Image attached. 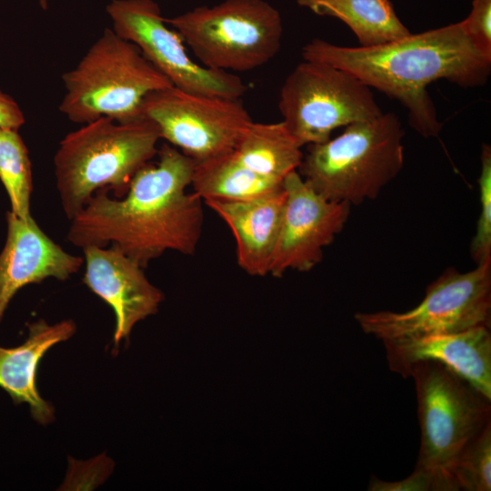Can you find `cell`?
I'll return each instance as SVG.
<instances>
[{
    "mask_svg": "<svg viewBox=\"0 0 491 491\" xmlns=\"http://www.w3.org/2000/svg\"><path fill=\"white\" fill-rule=\"evenodd\" d=\"M157 155L135 173L121 198L105 189L95 193L70 220L67 241L82 249L110 245L144 269L168 250L194 255L204 224L202 198L186 192L195 162L169 144Z\"/></svg>",
    "mask_w": 491,
    "mask_h": 491,
    "instance_id": "6da1fadb",
    "label": "cell"
},
{
    "mask_svg": "<svg viewBox=\"0 0 491 491\" xmlns=\"http://www.w3.org/2000/svg\"><path fill=\"white\" fill-rule=\"evenodd\" d=\"M302 57L348 72L397 100L407 111L410 126L424 137L437 136L443 127L429 85L445 79L476 87L491 73V58L474 48L459 23L373 46H341L316 38L303 46Z\"/></svg>",
    "mask_w": 491,
    "mask_h": 491,
    "instance_id": "7a4b0ae2",
    "label": "cell"
},
{
    "mask_svg": "<svg viewBox=\"0 0 491 491\" xmlns=\"http://www.w3.org/2000/svg\"><path fill=\"white\" fill-rule=\"evenodd\" d=\"M147 118L120 123L100 117L68 133L54 156L63 210L73 219L98 190L124 196L135 173L157 155L160 140Z\"/></svg>",
    "mask_w": 491,
    "mask_h": 491,
    "instance_id": "3957f363",
    "label": "cell"
},
{
    "mask_svg": "<svg viewBox=\"0 0 491 491\" xmlns=\"http://www.w3.org/2000/svg\"><path fill=\"white\" fill-rule=\"evenodd\" d=\"M404 135L397 115L383 112L346 125L334 139L308 145L298 173L328 200L352 205L374 199L403 167Z\"/></svg>",
    "mask_w": 491,
    "mask_h": 491,
    "instance_id": "277c9868",
    "label": "cell"
},
{
    "mask_svg": "<svg viewBox=\"0 0 491 491\" xmlns=\"http://www.w3.org/2000/svg\"><path fill=\"white\" fill-rule=\"evenodd\" d=\"M62 80L65 93L59 110L71 122L83 125L100 117L120 123L144 118L146 96L173 85L135 45L110 28Z\"/></svg>",
    "mask_w": 491,
    "mask_h": 491,
    "instance_id": "5b68a950",
    "label": "cell"
},
{
    "mask_svg": "<svg viewBox=\"0 0 491 491\" xmlns=\"http://www.w3.org/2000/svg\"><path fill=\"white\" fill-rule=\"evenodd\" d=\"M408 377L415 383L420 426L415 467L432 477L434 491H457L455 463L467 443L491 421V399L435 361L416 363Z\"/></svg>",
    "mask_w": 491,
    "mask_h": 491,
    "instance_id": "8992f818",
    "label": "cell"
},
{
    "mask_svg": "<svg viewBox=\"0 0 491 491\" xmlns=\"http://www.w3.org/2000/svg\"><path fill=\"white\" fill-rule=\"evenodd\" d=\"M205 67L246 72L273 59L281 48L279 12L264 0H225L165 18Z\"/></svg>",
    "mask_w": 491,
    "mask_h": 491,
    "instance_id": "52a82bcc",
    "label": "cell"
},
{
    "mask_svg": "<svg viewBox=\"0 0 491 491\" xmlns=\"http://www.w3.org/2000/svg\"><path fill=\"white\" fill-rule=\"evenodd\" d=\"M278 108L282 122L301 146L326 142L335 129L383 113L371 88L358 78L305 59L286 78Z\"/></svg>",
    "mask_w": 491,
    "mask_h": 491,
    "instance_id": "ba28073f",
    "label": "cell"
},
{
    "mask_svg": "<svg viewBox=\"0 0 491 491\" xmlns=\"http://www.w3.org/2000/svg\"><path fill=\"white\" fill-rule=\"evenodd\" d=\"M354 317L365 334L381 341L490 327L491 261L466 273L446 269L410 310L357 312Z\"/></svg>",
    "mask_w": 491,
    "mask_h": 491,
    "instance_id": "9c48e42d",
    "label": "cell"
},
{
    "mask_svg": "<svg viewBox=\"0 0 491 491\" xmlns=\"http://www.w3.org/2000/svg\"><path fill=\"white\" fill-rule=\"evenodd\" d=\"M142 115L161 139L195 164L231 153L253 121L240 98L207 95L169 86L148 95Z\"/></svg>",
    "mask_w": 491,
    "mask_h": 491,
    "instance_id": "30bf717a",
    "label": "cell"
},
{
    "mask_svg": "<svg viewBox=\"0 0 491 491\" xmlns=\"http://www.w3.org/2000/svg\"><path fill=\"white\" fill-rule=\"evenodd\" d=\"M106 12L113 30L135 45L173 85L184 91L241 98L247 88L235 74L213 70L194 61L174 28L167 26L153 0H112Z\"/></svg>",
    "mask_w": 491,
    "mask_h": 491,
    "instance_id": "8fae6325",
    "label": "cell"
},
{
    "mask_svg": "<svg viewBox=\"0 0 491 491\" xmlns=\"http://www.w3.org/2000/svg\"><path fill=\"white\" fill-rule=\"evenodd\" d=\"M283 185L284 213L268 272L275 277L287 270L306 272L319 264L324 248L343 230L351 207L316 192L297 170L286 176Z\"/></svg>",
    "mask_w": 491,
    "mask_h": 491,
    "instance_id": "7c38bea8",
    "label": "cell"
},
{
    "mask_svg": "<svg viewBox=\"0 0 491 491\" xmlns=\"http://www.w3.org/2000/svg\"><path fill=\"white\" fill-rule=\"evenodd\" d=\"M83 252V283L112 307L117 346L137 322L157 312L164 296L147 279L144 268L115 247L91 246Z\"/></svg>",
    "mask_w": 491,
    "mask_h": 491,
    "instance_id": "4fadbf2b",
    "label": "cell"
},
{
    "mask_svg": "<svg viewBox=\"0 0 491 491\" xmlns=\"http://www.w3.org/2000/svg\"><path fill=\"white\" fill-rule=\"evenodd\" d=\"M389 369L408 378L413 365L430 360L445 365L491 399L490 327L413 338L382 340Z\"/></svg>",
    "mask_w": 491,
    "mask_h": 491,
    "instance_id": "5bb4252c",
    "label": "cell"
},
{
    "mask_svg": "<svg viewBox=\"0 0 491 491\" xmlns=\"http://www.w3.org/2000/svg\"><path fill=\"white\" fill-rule=\"evenodd\" d=\"M7 237L0 253V321L14 296L23 286L46 278L66 280L84 258L65 251L38 226L33 217L6 214Z\"/></svg>",
    "mask_w": 491,
    "mask_h": 491,
    "instance_id": "9a60e30c",
    "label": "cell"
},
{
    "mask_svg": "<svg viewBox=\"0 0 491 491\" xmlns=\"http://www.w3.org/2000/svg\"><path fill=\"white\" fill-rule=\"evenodd\" d=\"M285 202L284 187L278 192L254 199L204 201L232 231L237 265L250 276L268 275Z\"/></svg>",
    "mask_w": 491,
    "mask_h": 491,
    "instance_id": "2e32d148",
    "label": "cell"
},
{
    "mask_svg": "<svg viewBox=\"0 0 491 491\" xmlns=\"http://www.w3.org/2000/svg\"><path fill=\"white\" fill-rule=\"evenodd\" d=\"M27 339L19 346H0V387L16 404L26 403L33 418L46 425L55 419L54 408L36 387V372L45 354L55 345L69 339L75 332L73 320L49 325L39 319L28 325Z\"/></svg>",
    "mask_w": 491,
    "mask_h": 491,
    "instance_id": "e0dca14e",
    "label": "cell"
},
{
    "mask_svg": "<svg viewBox=\"0 0 491 491\" xmlns=\"http://www.w3.org/2000/svg\"><path fill=\"white\" fill-rule=\"evenodd\" d=\"M301 145L285 124L252 121L243 131L232 151L233 156L247 168L284 181L298 169L304 154Z\"/></svg>",
    "mask_w": 491,
    "mask_h": 491,
    "instance_id": "ac0fdd59",
    "label": "cell"
},
{
    "mask_svg": "<svg viewBox=\"0 0 491 491\" xmlns=\"http://www.w3.org/2000/svg\"><path fill=\"white\" fill-rule=\"evenodd\" d=\"M319 15L344 22L360 46H373L410 35L389 0H296Z\"/></svg>",
    "mask_w": 491,
    "mask_h": 491,
    "instance_id": "d6986e66",
    "label": "cell"
},
{
    "mask_svg": "<svg viewBox=\"0 0 491 491\" xmlns=\"http://www.w3.org/2000/svg\"><path fill=\"white\" fill-rule=\"evenodd\" d=\"M283 183L247 168L231 152L195 164L191 185L203 201H240L278 192Z\"/></svg>",
    "mask_w": 491,
    "mask_h": 491,
    "instance_id": "ffe728a7",
    "label": "cell"
},
{
    "mask_svg": "<svg viewBox=\"0 0 491 491\" xmlns=\"http://www.w3.org/2000/svg\"><path fill=\"white\" fill-rule=\"evenodd\" d=\"M0 180L8 194L11 212L22 219L32 217L31 162L18 129L0 128Z\"/></svg>",
    "mask_w": 491,
    "mask_h": 491,
    "instance_id": "44dd1931",
    "label": "cell"
},
{
    "mask_svg": "<svg viewBox=\"0 0 491 491\" xmlns=\"http://www.w3.org/2000/svg\"><path fill=\"white\" fill-rule=\"evenodd\" d=\"M453 476L458 490H491V421L463 448Z\"/></svg>",
    "mask_w": 491,
    "mask_h": 491,
    "instance_id": "7402d4cb",
    "label": "cell"
},
{
    "mask_svg": "<svg viewBox=\"0 0 491 491\" xmlns=\"http://www.w3.org/2000/svg\"><path fill=\"white\" fill-rule=\"evenodd\" d=\"M480 158V214L470 246L471 256L476 265L491 261V148L488 145H482Z\"/></svg>",
    "mask_w": 491,
    "mask_h": 491,
    "instance_id": "603a6c76",
    "label": "cell"
},
{
    "mask_svg": "<svg viewBox=\"0 0 491 491\" xmlns=\"http://www.w3.org/2000/svg\"><path fill=\"white\" fill-rule=\"evenodd\" d=\"M459 24L474 48L491 58V0H473L469 15Z\"/></svg>",
    "mask_w": 491,
    "mask_h": 491,
    "instance_id": "cb8c5ba5",
    "label": "cell"
},
{
    "mask_svg": "<svg viewBox=\"0 0 491 491\" xmlns=\"http://www.w3.org/2000/svg\"><path fill=\"white\" fill-rule=\"evenodd\" d=\"M369 491H434L432 477L424 470L415 467L406 477L397 481H385L371 476Z\"/></svg>",
    "mask_w": 491,
    "mask_h": 491,
    "instance_id": "d4e9b609",
    "label": "cell"
},
{
    "mask_svg": "<svg viewBox=\"0 0 491 491\" xmlns=\"http://www.w3.org/2000/svg\"><path fill=\"white\" fill-rule=\"evenodd\" d=\"M25 116L17 103L0 90V128L19 129Z\"/></svg>",
    "mask_w": 491,
    "mask_h": 491,
    "instance_id": "484cf974",
    "label": "cell"
},
{
    "mask_svg": "<svg viewBox=\"0 0 491 491\" xmlns=\"http://www.w3.org/2000/svg\"><path fill=\"white\" fill-rule=\"evenodd\" d=\"M38 4L43 10L48 9V0H38Z\"/></svg>",
    "mask_w": 491,
    "mask_h": 491,
    "instance_id": "4316f807",
    "label": "cell"
}]
</instances>
